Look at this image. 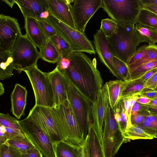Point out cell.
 Here are the masks:
<instances>
[{
  "mask_svg": "<svg viewBox=\"0 0 157 157\" xmlns=\"http://www.w3.org/2000/svg\"><path fill=\"white\" fill-rule=\"evenodd\" d=\"M68 57L71 62L70 65L61 72L93 104L103 84L97 68L96 58L92 60L82 52H73Z\"/></svg>",
  "mask_w": 157,
  "mask_h": 157,
  "instance_id": "cell-1",
  "label": "cell"
},
{
  "mask_svg": "<svg viewBox=\"0 0 157 157\" xmlns=\"http://www.w3.org/2000/svg\"><path fill=\"white\" fill-rule=\"evenodd\" d=\"M117 22V31L111 36L107 38L109 46L113 56L127 64L142 41L135 25Z\"/></svg>",
  "mask_w": 157,
  "mask_h": 157,
  "instance_id": "cell-2",
  "label": "cell"
},
{
  "mask_svg": "<svg viewBox=\"0 0 157 157\" xmlns=\"http://www.w3.org/2000/svg\"><path fill=\"white\" fill-rule=\"evenodd\" d=\"M50 109L64 141L80 146L85 140L83 133L68 100Z\"/></svg>",
  "mask_w": 157,
  "mask_h": 157,
  "instance_id": "cell-3",
  "label": "cell"
},
{
  "mask_svg": "<svg viewBox=\"0 0 157 157\" xmlns=\"http://www.w3.org/2000/svg\"><path fill=\"white\" fill-rule=\"evenodd\" d=\"M63 75L66 83L68 100L83 132L85 139L88 135L90 127L93 123L92 103Z\"/></svg>",
  "mask_w": 157,
  "mask_h": 157,
  "instance_id": "cell-4",
  "label": "cell"
},
{
  "mask_svg": "<svg viewBox=\"0 0 157 157\" xmlns=\"http://www.w3.org/2000/svg\"><path fill=\"white\" fill-rule=\"evenodd\" d=\"M28 76L33 91L36 105L54 107V98L48 73L43 72L36 67L23 70Z\"/></svg>",
  "mask_w": 157,
  "mask_h": 157,
  "instance_id": "cell-5",
  "label": "cell"
},
{
  "mask_svg": "<svg viewBox=\"0 0 157 157\" xmlns=\"http://www.w3.org/2000/svg\"><path fill=\"white\" fill-rule=\"evenodd\" d=\"M45 20L53 27L57 34L68 43L74 52L95 54L91 42L85 34L65 24L50 13Z\"/></svg>",
  "mask_w": 157,
  "mask_h": 157,
  "instance_id": "cell-6",
  "label": "cell"
},
{
  "mask_svg": "<svg viewBox=\"0 0 157 157\" xmlns=\"http://www.w3.org/2000/svg\"><path fill=\"white\" fill-rule=\"evenodd\" d=\"M103 128L102 145L105 157H114L126 139L115 119L109 103L107 108Z\"/></svg>",
  "mask_w": 157,
  "mask_h": 157,
  "instance_id": "cell-7",
  "label": "cell"
},
{
  "mask_svg": "<svg viewBox=\"0 0 157 157\" xmlns=\"http://www.w3.org/2000/svg\"><path fill=\"white\" fill-rule=\"evenodd\" d=\"M11 52L14 69L19 74L29 67L37 66V61L40 58V52L26 34L19 35Z\"/></svg>",
  "mask_w": 157,
  "mask_h": 157,
  "instance_id": "cell-8",
  "label": "cell"
},
{
  "mask_svg": "<svg viewBox=\"0 0 157 157\" xmlns=\"http://www.w3.org/2000/svg\"><path fill=\"white\" fill-rule=\"evenodd\" d=\"M102 8L116 22L135 25L141 4L140 0H102Z\"/></svg>",
  "mask_w": 157,
  "mask_h": 157,
  "instance_id": "cell-9",
  "label": "cell"
},
{
  "mask_svg": "<svg viewBox=\"0 0 157 157\" xmlns=\"http://www.w3.org/2000/svg\"><path fill=\"white\" fill-rule=\"evenodd\" d=\"M17 122L25 136L45 157H56L54 144L37 122L28 116Z\"/></svg>",
  "mask_w": 157,
  "mask_h": 157,
  "instance_id": "cell-10",
  "label": "cell"
},
{
  "mask_svg": "<svg viewBox=\"0 0 157 157\" xmlns=\"http://www.w3.org/2000/svg\"><path fill=\"white\" fill-rule=\"evenodd\" d=\"M28 116L39 125L54 144L64 141L50 108L35 105Z\"/></svg>",
  "mask_w": 157,
  "mask_h": 157,
  "instance_id": "cell-11",
  "label": "cell"
},
{
  "mask_svg": "<svg viewBox=\"0 0 157 157\" xmlns=\"http://www.w3.org/2000/svg\"><path fill=\"white\" fill-rule=\"evenodd\" d=\"M102 6V0H75L72 6L73 17L77 30L85 34L88 22Z\"/></svg>",
  "mask_w": 157,
  "mask_h": 157,
  "instance_id": "cell-12",
  "label": "cell"
},
{
  "mask_svg": "<svg viewBox=\"0 0 157 157\" xmlns=\"http://www.w3.org/2000/svg\"><path fill=\"white\" fill-rule=\"evenodd\" d=\"M21 30L17 20L3 14L0 15V52H11Z\"/></svg>",
  "mask_w": 157,
  "mask_h": 157,
  "instance_id": "cell-13",
  "label": "cell"
},
{
  "mask_svg": "<svg viewBox=\"0 0 157 157\" xmlns=\"http://www.w3.org/2000/svg\"><path fill=\"white\" fill-rule=\"evenodd\" d=\"M109 103L107 89L105 83L99 91L96 99L92 107V123L101 144L104 119Z\"/></svg>",
  "mask_w": 157,
  "mask_h": 157,
  "instance_id": "cell-14",
  "label": "cell"
},
{
  "mask_svg": "<svg viewBox=\"0 0 157 157\" xmlns=\"http://www.w3.org/2000/svg\"><path fill=\"white\" fill-rule=\"evenodd\" d=\"M49 13L57 19L77 30L73 15L71 1L67 0H45Z\"/></svg>",
  "mask_w": 157,
  "mask_h": 157,
  "instance_id": "cell-15",
  "label": "cell"
},
{
  "mask_svg": "<svg viewBox=\"0 0 157 157\" xmlns=\"http://www.w3.org/2000/svg\"><path fill=\"white\" fill-rule=\"evenodd\" d=\"M93 42L101 61L113 75L121 80L114 66L113 56L109 47L107 37L101 29L97 30L94 35Z\"/></svg>",
  "mask_w": 157,
  "mask_h": 157,
  "instance_id": "cell-16",
  "label": "cell"
},
{
  "mask_svg": "<svg viewBox=\"0 0 157 157\" xmlns=\"http://www.w3.org/2000/svg\"><path fill=\"white\" fill-rule=\"evenodd\" d=\"M54 95V107L68 100L66 83L63 74L56 66L48 72Z\"/></svg>",
  "mask_w": 157,
  "mask_h": 157,
  "instance_id": "cell-17",
  "label": "cell"
},
{
  "mask_svg": "<svg viewBox=\"0 0 157 157\" xmlns=\"http://www.w3.org/2000/svg\"><path fill=\"white\" fill-rule=\"evenodd\" d=\"M24 18L25 34L39 48L40 53L43 51L48 38L42 32L35 18L28 17Z\"/></svg>",
  "mask_w": 157,
  "mask_h": 157,
  "instance_id": "cell-18",
  "label": "cell"
},
{
  "mask_svg": "<svg viewBox=\"0 0 157 157\" xmlns=\"http://www.w3.org/2000/svg\"><path fill=\"white\" fill-rule=\"evenodd\" d=\"M27 91L25 87L19 84H15L11 95V111L17 119L25 116L27 103Z\"/></svg>",
  "mask_w": 157,
  "mask_h": 157,
  "instance_id": "cell-19",
  "label": "cell"
},
{
  "mask_svg": "<svg viewBox=\"0 0 157 157\" xmlns=\"http://www.w3.org/2000/svg\"><path fill=\"white\" fill-rule=\"evenodd\" d=\"M24 17L39 18L43 12L48 10L45 0H15Z\"/></svg>",
  "mask_w": 157,
  "mask_h": 157,
  "instance_id": "cell-20",
  "label": "cell"
},
{
  "mask_svg": "<svg viewBox=\"0 0 157 157\" xmlns=\"http://www.w3.org/2000/svg\"><path fill=\"white\" fill-rule=\"evenodd\" d=\"M124 81L121 80H110L106 84L109 103L111 108L114 109L118 105L121 99V94Z\"/></svg>",
  "mask_w": 157,
  "mask_h": 157,
  "instance_id": "cell-21",
  "label": "cell"
},
{
  "mask_svg": "<svg viewBox=\"0 0 157 157\" xmlns=\"http://www.w3.org/2000/svg\"><path fill=\"white\" fill-rule=\"evenodd\" d=\"M56 157H80V146L64 141L54 144Z\"/></svg>",
  "mask_w": 157,
  "mask_h": 157,
  "instance_id": "cell-22",
  "label": "cell"
},
{
  "mask_svg": "<svg viewBox=\"0 0 157 157\" xmlns=\"http://www.w3.org/2000/svg\"><path fill=\"white\" fill-rule=\"evenodd\" d=\"M0 79L11 77L14 67L12 53L10 51L0 52Z\"/></svg>",
  "mask_w": 157,
  "mask_h": 157,
  "instance_id": "cell-23",
  "label": "cell"
},
{
  "mask_svg": "<svg viewBox=\"0 0 157 157\" xmlns=\"http://www.w3.org/2000/svg\"><path fill=\"white\" fill-rule=\"evenodd\" d=\"M88 135L91 157H105L102 144L93 123L90 127Z\"/></svg>",
  "mask_w": 157,
  "mask_h": 157,
  "instance_id": "cell-24",
  "label": "cell"
},
{
  "mask_svg": "<svg viewBox=\"0 0 157 157\" xmlns=\"http://www.w3.org/2000/svg\"><path fill=\"white\" fill-rule=\"evenodd\" d=\"M135 28L142 42L147 43L148 44L157 43V28L148 27L137 23Z\"/></svg>",
  "mask_w": 157,
  "mask_h": 157,
  "instance_id": "cell-25",
  "label": "cell"
},
{
  "mask_svg": "<svg viewBox=\"0 0 157 157\" xmlns=\"http://www.w3.org/2000/svg\"><path fill=\"white\" fill-rule=\"evenodd\" d=\"M125 139H153V137L149 134L143 127L137 124L128 126L123 132Z\"/></svg>",
  "mask_w": 157,
  "mask_h": 157,
  "instance_id": "cell-26",
  "label": "cell"
},
{
  "mask_svg": "<svg viewBox=\"0 0 157 157\" xmlns=\"http://www.w3.org/2000/svg\"><path fill=\"white\" fill-rule=\"evenodd\" d=\"M40 58L48 63H57L61 55L55 45L50 39H48L44 48L40 53Z\"/></svg>",
  "mask_w": 157,
  "mask_h": 157,
  "instance_id": "cell-27",
  "label": "cell"
},
{
  "mask_svg": "<svg viewBox=\"0 0 157 157\" xmlns=\"http://www.w3.org/2000/svg\"><path fill=\"white\" fill-rule=\"evenodd\" d=\"M144 85V82L135 80L124 81L121 92V98L132 94H139L145 88Z\"/></svg>",
  "mask_w": 157,
  "mask_h": 157,
  "instance_id": "cell-28",
  "label": "cell"
},
{
  "mask_svg": "<svg viewBox=\"0 0 157 157\" xmlns=\"http://www.w3.org/2000/svg\"><path fill=\"white\" fill-rule=\"evenodd\" d=\"M138 125L144 128L153 138H157V113H147L143 121Z\"/></svg>",
  "mask_w": 157,
  "mask_h": 157,
  "instance_id": "cell-29",
  "label": "cell"
},
{
  "mask_svg": "<svg viewBox=\"0 0 157 157\" xmlns=\"http://www.w3.org/2000/svg\"><path fill=\"white\" fill-rule=\"evenodd\" d=\"M137 23L157 28V16L148 10L141 8L137 18Z\"/></svg>",
  "mask_w": 157,
  "mask_h": 157,
  "instance_id": "cell-30",
  "label": "cell"
},
{
  "mask_svg": "<svg viewBox=\"0 0 157 157\" xmlns=\"http://www.w3.org/2000/svg\"><path fill=\"white\" fill-rule=\"evenodd\" d=\"M157 60V45H148L147 53L140 59L128 66L129 71L145 63Z\"/></svg>",
  "mask_w": 157,
  "mask_h": 157,
  "instance_id": "cell-31",
  "label": "cell"
},
{
  "mask_svg": "<svg viewBox=\"0 0 157 157\" xmlns=\"http://www.w3.org/2000/svg\"><path fill=\"white\" fill-rule=\"evenodd\" d=\"M8 144L16 149L21 154L36 147L34 144L27 137L8 140Z\"/></svg>",
  "mask_w": 157,
  "mask_h": 157,
  "instance_id": "cell-32",
  "label": "cell"
},
{
  "mask_svg": "<svg viewBox=\"0 0 157 157\" xmlns=\"http://www.w3.org/2000/svg\"><path fill=\"white\" fill-rule=\"evenodd\" d=\"M59 52L61 56H66L74 52L70 44L56 34L50 39Z\"/></svg>",
  "mask_w": 157,
  "mask_h": 157,
  "instance_id": "cell-33",
  "label": "cell"
},
{
  "mask_svg": "<svg viewBox=\"0 0 157 157\" xmlns=\"http://www.w3.org/2000/svg\"><path fill=\"white\" fill-rule=\"evenodd\" d=\"M157 68V60L144 64L130 71V78L129 80L137 79L152 70Z\"/></svg>",
  "mask_w": 157,
  "mask_h": 157,
  "instance_id": "cell-34",
  "label": "cell"
},
{
  "mask_svg": "<svg viewBox=\"0 0 157 157\" xmlns=\"http://www.w3.org/2000/svg\"><path fill=\"white\" fill-rule=\"evenodd\" d=\"M113 60L116 71L120 79L124 81L129 80L130 73L127 64L114 56Z\"/></svg>",
  "mask_w": 157,
  "mask_h": 157,
  "instance_id": "cell-35",
  "label": "cell"
},
{
  "mask_svg": "<svg viewBox=\"0 0 157 157\" xmlns=\"http://www.w3.org/2000/svg\"><path fill=\"white\" fill-rule=\"evenodd\" d=\"M17 121L18 120L10 115L8 113H0V125L14 129L24 133Z\"/></svg>",
  "mask_w": 157,
  "mask_h": 157,
  "instance_id": "cell-36",
  "label": "cell"
},
{
  "mask_svg": "<svg viewBox=\"0 0 157 157\" xmlns=\"http://www.w3.org/2000/svg\"><path fill=\"white\" fill-rule=\"evenodd\" d=\"M118 28L116 21L112 19L105 18L102 20L100 28L107 38L111 36Z\"/></svg>",
  "mask_w": 157,
  "mask_h": 157,
  "instance_id": "cell-37",
  "label": "cell"
},
{
  "mask_svg": "<svg viewBox=\"0 0 157 157\" xmlns=\"http://www.w3.org/2000/svg\"><path fill=\"white\" fill-rule=\"evenodd\" d=\"M140 97V96L139 94H136L121 98L123 100L124 103L126 113L127 117V127L132 124L131 123V118L132 108Z\"/></svg>",
  "mask_w": 157,
  "mask_h": 157,
  "instance_id": "cell-38",
  "label": "cell"
},
{
  "mask_svg": "<svg viewBox=\"0 0 157 157\" xmlns=\"http://www.w3.org/2000/svg\"><path fill=\"white\" fill-rule=\"evenodd\" d=\"M35 19L42 32L48 38L50 39L57 34L53 27L45 19L39 18Z\"/></svg>",
  "mask_w": 157,
  "mask_h": 157,
  "instance_id": "cell-39",
  "label": "cell"
},
{
  "mask_svg": "<svg viewBox=\"0 0 157 157\" xmlns=\"http://www.w3.org/2000/svg\"><path fill=\"white\" fill-rule=\"evenodd\" d=\"M21 154L8 143L0 145V157H20Z\"/></svg>",
  "mask_w": 157,
  "mask_h": 157,
  "instance_id": "cell-40",
  "label": "cell"
},
{
  "mask_svg": "<svg viewBox=\"0 0 157 157\" xmlns=\"http://www.w3.org/2000/svg\"><path fill=\"white\" fill-rule=\"evenodd\" d=\"M0 130L3 132L7 140L23 138L26 137L25 134L14 129L0 125Z\"/></svg>",
  "mask_w": 157,
  "mask_h": 157,
  "instance_id": "cell-41",
  "label": "cell"
},
{
  "mask_svg": "<svg viewBox=\"0 0 157 157\" xmlns=\"http://www.w3.org/2000/svg\"><path fill=\"white\" fill-rule=\"evenodd\" d=\"M148 48V45H144L137 49L136 51L129 59L128 66L132 64L142 58L146 54Z\"/></svg>",
  "mask_w": 157,
  "mask_h": 157,
  "instance_id": "cell-42",
  "label": "cell"
},
{
  "mask_svg": "<svg viewBox=\"0 0 157 157\" xmlns=\"http://www.w3.org/2000/svg\"><path fill=\"white\" fill-rule=\"evenodd\" d=\"M118 106L120 109V113L121 119L120 127L123 133L127 127L128 120L124 102L122 99H121L120 100Z\"/></svg>",
  "mask_w": 157,
  "mask_h": 157,
  "instance_id": "cell-43",
  "label": "cell"
},
{
  "mask_svg": "<svg viewBox=\"0 0 157 157\" xmlns=\"http://www.w3.org/2000/svg\"><path fill=\"white\" fill-rule=\"evenodd\" d=\"M149 112L147 106L136 102L132 107L131 115H136L138 114L146 113Z\"/></svg>",
  "mask_w": 157,
  "mask_h": 157,
  "instance_id": "cell-44",
  "label": "cell"
},
{
  "mask_svg": "<svg viewBox=\"0 0 157 157\" xmlns=\"http://www.w3.org/2000/svg\"><path fill=\"white\" fill-rule=\"evenodd\" d=\"M80 157H91L89 145V136L88 135L80 147Z\"/></svg>",
  "mask_w": 157,
  "mask_h": 157,
  "instance_id": "cell-45",
  "label": "cell"
},
{
  "mask_svg": "<svg viewBox=\"0 0 157 157\" xmlns=\"http://www.w3.org/2000/svg\"><path fill=\"white\" fill-rule=\"evenodd\" d=\"M68 56H61L57 63L56 66L61 72L66 70L70 65L71 62Z\"/></svg>",
  "mask_w": 157,
  "mask_h": 157,
  "instance_id": "cell-46",
  "label": "cell"
},
{
  "mask_svg": "<svg viewBox=\"0 0 157 157\" xmlns=\"http://www.w3.org/2000/svg\"><path fill=\"white\" fill-rule=\"evenodd\" d=\"M144 88L157 91V72L145 82Z\"/></svg>",
  "mask_w": 157,
  "mask_h": 157,
  "instance_id": "cell-47",
  "label": "cell"
},
{
  "mask_svg": "<svg viewBox=\"0 0 157 157\" xmlns=\"http://www.w3.org/2000/svg\"><path fill=\"white\" fill-rule=\"evenodd\" d=\"M139 94L140 96L153 99L157 97V91L144 88L139 93Z\"/></svg>",
  "mask_w": 157,
  "mask_h": 157,
  "instance_id": "cell-48",
  "label": "cell"
},
{
  "mask_svg": "<svg viewBox=\"0 0 157 157\" xmlns=\"http://www.w3.org/2000/svg\"><path fill=\"white\" fill-rule=\"evenodd\" d=\"M20 157H43V154L35 147L21 154Z\"/></svg>",
  "mask_w": 157,
  "mask_h": 157,
  "instance_id": "cell-49",
  "label": "cell"
},
{
  "mask_svg": "<svg viewBox=\"0 0 157 157\" xmlns=\"http://www.w3.org/2000/svg\"><path fill=\"white\" fill-rule=\"evenodd\" d=\"M147 113L139 114L136 115H132L131 118L132 124L137 125L140 124L143 121Z\"/></svg>",
  "mask_w": 157,
  "mask_h": 157,
  "instance_id": "cell-50",
  "label": "cell"
},
{
  "mask_svg": "<svg viewBox=\"0 0 157 157\" xmlns=\"http://www.w3.org/2000/svg\"><path fill=\"white\" fill-rule=\"evenodd\" d=\"M157 72V68L148 71L140 77L133 80H135L145 83L149 78Z\"/></svg>",
  "mask_w": 157,
  "mask_h": 157,
  "instance_id": "cell-51",
  "label": "cell"
},
{
  "mask_svg": "<svg viewBox=\"0 0 157 157\" xmlns=\"http://www.w3.org/2000/svg\"><path fill=\"white\" fill-rule=\"evenodd\" d=\"M144 105L148 108L150 112L157 113V97L152 99L149 103Z\"/></svg>",
  "mask_w": 157,
  "mask_h": 157,
  "instance_id": "cell-52",
  "label": "cell"
},
{
  "mask_svg": "<svg viewBox=\"0 0 157 157\" xmlns=\"http://www.w3.org/2000/svg\"><path fill=\"white\" fill-rule=\"evenodd\" d=\"M141 8L148 10L157 16V6L150 5H143L141 4Z\"/></svg>",
  "mask_w": 157,
  "mask_h": 157,
  "instance_id": "cell-53",
  "label": "cell"
},
{
  "mask_svg": "<svg viewBox=\"0 0 157 157\" xmlns=\"http://www.w3.org/2000/svg\"><path fill=\"white\" fill-rule=\"evenodd\" d=\"M152 100L145 97L140 96L137 102L142 104L146 105L149 103Z\"/></svg>",
  "mask_w": 157,
  "mask_h": 157,
  "instance_id": "cell-54",
  "label": "cell"
},
{
  "mask_svg": "<svg viewBox=\"0 0 157 157\" xmlns=\"http://www.w3.org/2000/svg\"><path fill=\"white\" fill-rule=\"evenodd\" d=\"M2 1L5 2L7 4L10 6L11 8H12L13 5L15 3V0H3Z\"/></svg>",
  "mask_w": 157,
  "mask_h": 157,
  "instance_id": "cell-55",
  "label": "cell"
},
{
  "mask_svg": "<svg viewBox=\"0 0 157 157\" xmlns=\"http://www.w3.org/2000/svg\"><path fill=\"white\" fill-rule=\"evenodd\" d=\"M5 93V89L3 84L0 82V96L2 95Z\"/></svg>",
  "mask_w": 157,
  "mask_h": 157,
  "instance_id": "cell-56",
  "label": "cell"
}]
</instances>
